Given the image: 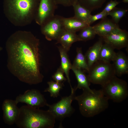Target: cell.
Returning <instances> with one entry per match:
<instances>
[{"instance_id":"cell-12","label":"cell","mask_w":128,"mask_h":128,"mask_svg":"<svg viewBox=\"0 0 128 128\" xmlns=\"http://www.w3.org/2000/svg\"><path fill=\"white\" fill-rule=\"evenodd\" d=\"M15 100L6 99L2 106L3 112V119L5 123L9 125L15 124L20 112V108Z\"/></svg>"},{"instance_id":"cell-7","label":"cell","mask_w":128,"mask_h":128,"mask_svg":"<svg viewBox=\"0 0 128 128\" xmlns=\"http://www.w3.org/2000/svg\"><path fill=\"white\" fill-rule=\"evenodd\" d=\"M75 88L71 89V93L69 96L62 97L57 102L52 105L48 104V110L53 114L55 119L62 120L70 116L74 110L71 105L72 101L75 96Z\"/></svg>"},{"instance_id":"cell-14","label":"cell","mask_w":128,"mask_h":128,"mask_svg":"<svg viewBox=\"0 0 128 128\" xmlns=\"http://www.w3.org/2000/svg\"><path fill=\"white\" fill-rule=\"evenodd\" d=\"M113 62L116 76L120 77L128 73V58L123 52L119 51L116 53Z\"/></svg>"},{"instance_id":"cell-21","label":"cell","mask_w":128,"mask_h":128,"mask_svg":"<svg viewBox=\"0 0 128 128\" xmlns=\"http://www.w3.org/2000/svg\"><path fill=\"white\" fill-rule=\"evenodd\" d=\"M76 52L77 55L72 67L88 73L89 68L85 55L82 53V48L77 47Z\"/></svg>"},{"instance_id":"cell-31","label":"cell","mask_w":128,"mask_h":128,"mask_svg":"<svg viewBox=\"0 0 128 128\" xmlns=\"http://www.w3.org/2000/svg\"><path fill=\"white\" fill-rule=\"evenodd\" d=\"M122 2L125 3H128V0H123Z\"/></svg>"},{"instance_id":"cell-18","label":"cell","mask_w":128,"mask_h":128,"mask_svg":"<svg viewBox=\"0 0 128 128\" xmlns=\"http://www.w3.org/2000/svg\"><path fill=\"white\" fill-rule=\"evenodd\" d=\"M61 59V64L60 67L63 70L66 76L68 82L70 84L71 89L73 88L70 83L69 77V72L71 69V64L67 52L61 46H57Z\"/></svg>"},{"instance_id":"cell-8","label":"cell","mask_w":128,"mask_h":128,"mask_svg":"<svg viewBox=\"0 0 128 128\" xmlns=\"http://www.w3.org/2000/svg\"><path fill=\"white\" fill-rule=\"evenodd\" d=\"M62 16L55 15L41 26V33L48 41L56 40L64 30Z\"/></svg>"},{"instance_id":"cell-15","label":"cell","mask_w":128,"mask_h":128,"mask_svg":"<svg viewBox=\"0 0 128 128\" xmlns=\"http://www.w3.org/2000/svg\"><path fill=\"white\" fill-rule=\"evenodd\" d=\"M56 44L59 43L67 52L70 50L73 43L80 41L76 33L65 29L59 35L56 40Z\"/></svg>"},{"instance_id":"cell-2","label":"cell","mask_w":128,"mask_h":128,"mask_svg":"<svg viewBox=\"0 0 128 128\" xmlns=\"http://www.w3.org/2000/svg\"><path fill=\"white\" fill-rule=\"evenodd\" d=\"M40 0H6L4 13L14 26H26L34 20Z\"/></svg>"},{"instance_id":"cell-4","label":"cell","mask_w":128,"mask_h":128,"mask_svg":"<svg viewBox=\"0 0 128 128\" xmlns=\"http://www.w3.org/2000/svg\"><path fill=\"white\" fill-rule=\"evenodd\" d=\"M82 90V93L75 96V100L78 101L80 111L83 116L92 117L108 108L109 99L105 96L101 89Z\"/></svg>"},{"instance_id":"cell-26","label":"cell","mask_w":128,"mask_h":128,"mask_svg":"<svg viewBox=\"0 0 128 128\" xmlns=\"http://www.w3.org/2000/svg\"><path fill=\"white\" fill-rule=\"evenodd\" d=\"M128 10L115 7L108 13V15L112 17V20L115 23H118L125 15Z\"/></svg>"},{"instance_id":"cell-20","label":"cell","mask_w":128,"mask_h":128,"mask_svg":"<svg viewBox=\"0 0 128 128\" xmlns=\"http://www.w3.org/2000/svg\"><path fill=\"white\" fill-rule=\"evenodd\" d=\"M71 70L74 73L76 78L78 85L75 88L76 90L77 89H82L91 90L90 88L91 82L89 80L84 72L81 70L76 69L72 67Z\"/></svg>"},{"instance_id":"cell-9","label":"cell","mask_w":128,"mask_h":128,"mask_svg":"<svg viewBox=\"0 0 128 128\" xmlns=\"http://www.w3.org/2000/svg\"><path fill=\"white\" fill-rule=\"evenodd\" d=\"M15 100L17 104L24 103L29 106L39 108L48 104L44 96L38 90L32 89L26 91L17 96Z\"/></svg>"},{"instance_id":"cell-30","label":"cell","mask_w":128,"mask_h":128,"mask_svg":"<svg viewBox=\"0 0 128 128\" xmlns=\"http://www.w3.org/2000/svg\"><path fill=\"white\" fill-rule=\"evenodd\" d=\"M57 4L61 5L65 7L72 6L78 2V0H55Z\"/></svg>"},{"instance_id":"cell-23","label":"cell","mask_w":128,"mask_h":128,"mask_svg":"<svg viewBox=\"0 0 128 128\" xmlns=\"http://www.w3.org/2000/svg\"><path fill=\"white\" fill-rule=\"evenodd\" d=\"M106 0H78L81 6L91 12L101 8Z\"/></svg>"},{"instance_id":"cell-27","label":"cell","mask_w":128,"mask_h":128,"mask_svg":"<svg viewBox=\"0 0 128 128\" xmlns=\"http://www.w3.org/2000/svg\"><path fill=\"white\" fill-rule=\"evenodd\" d=\"M64 73L61 68L59 67L56 72L52 76V78L55 82H61L66 81V78L64 75Z\"/></svg>"},{"instance_id":"cell-25","label":"cell","mask_w":128,"mask_h":128,"mask_svg":"<svg viewBox=\"0 0 128 128\" xmlns=\"http://www.w3.org/2000/svg\"><path fill=\"white\" fill-rule=\"evenodd\" d=\"M49 87L44 90L45 92H48L50 96L56 97L59 95V91L64 86L63 82H58L51 81L47 83Z\"/></svg>"},{"instance_id":"cell-24","label":"cell","mask_w":128,"mask_h":128,"mask_svg":"<svg viewBox=\"0 0 128 128\" xmlns=\"http://www.w3.org/2000/svg\"><path fill=\"white\" fill-rule=\"evenodd\" d=\"M78 35L80 41H86L94 39L96 35L92 26H87L80 31Z\"/></svg>"},{"instance_id":"cell-17","label":"cell","mask_w":128,"mask_h":128,"mask_svg":"<svg viewBox=\"0 0 128 128\" xmlns=\"http://www.w3.org/2000/svg\"><path fill=\"white\" fill-rule=\"evenodd\" d=\"M63 22L65 29L75 33L89 25L74 16L69 18L63 17Z\"/></svg>"},{"instance_id":"cell-28","label":"cell","mask_w":128,"mask_h":128,"mask_svg":"<svg viewBox=\"0 0 128 128\" xmlns=\"http://www.w3.org/2000/svg\"><path fill=\"white\" fill-rule=\"evenodd\" d=\"M108 15V13L102 11L95 15H91L87 22V23L89 25H91L96 21L100 19H102L106 17Z\"/></svg>"},{"instance_id":"cell-16","label":"cell","mask_w":128,"mask_h":128,"mask_svg":"<svg viewBox=\"0 0 128 128\" xmlns=\"http://www.w3.org/2000/svg\"><path fill=\"white\" fill-rule=\"evenodd\" d=\"M103 41L101 38L90 47L86 53L85 55L89 68L98 60L100 50Z\"/></svg>"},{"instance_id":"cell-22","label":"cell","mask_w":128,"mask_h":128,"mask_svg":"<svg viewBox=\"0 0 128 128\" xmlns=\"http://www.w3.org/2000/svg\"><path fill=\"white\" fill-rule=\"evenodd\" d=\"M72 6L74 12V16L87 24V22L91 15V12L81 6L78 2Z\"/></svg>"},{"instance_id":"cell-6","label":"cell","mask_w":128,"mask_h":128,"mask_svg":"<svg viewBox=\"0 0 128 128\" xmlns=\"http://www.w3.org/2000/svg\"><path fill=\"white\" fill-rule=\"evenodd\" d=\"M105 96L113 101L120 103L123 101L128 96V86L125 80L117 77L116 75L102 86Z\"/></svg>"},{"instance_id":"cell-10","label":"cell","mask_w":128,"mask_h":128,"mask_svg":"<svg viewBox=\"0 0 128 128\" xmlns=\"http://www.w3.org/2000/svg\"><path fill=\"white\" fill-rule=\"evenodd\" d=\"M57 4L55 0H40L34 20L41 26L55 15Z\"/></svg>"},{"instance_id":"cell-32","label":"cell","mask_w":128,"mask_h":128,"mask_svg":"<svg viewBox=\"0 0 128 128\" xmlns=\"http://www.w3.org/2000/svg\"><path fill=\"white\" fill-rule=\"evenodd\" d=\"M3 48L1 47L0 46V51L2 50Z\"/></svg>"},{"instance_id":"cell-19","label":"cell","mask_w":128,"mask_h":128,"mask_svg":"<svg viewBox=\"0 0 128 128\" xmlns=\"http://www.w3.org/2000/svg\"><path fill=\"white\" fill-rule=\"evenodd\" d=\"M114 49L110 44L104 42L100 50L98 60L108 62H113L116 55Z\"/></svg>"},{"instance_id":"cell-29","label":"cell","mask_w":128,"mask_h":128,"mask_svg":"<svg viewBox=\"0 0 128 128\" xmlns=\"http://www.w3.org/2000/svg\"><path fill=\"white\" fill-rule=\"evenodd\" d=\"M120 2L116 0H111L108 2L102 12L108 13L110 12L118 5Z\"/></svg>"},{"instance_id":"cell-13","label":"cell","mask_w":128,"mask_h":128,"mask_svg":"<svg viewBox=\"0 0 128 128\" xmlns=\"http://www.w3.org/2000/svg\"><path fill=\"white\" fill-rule=\"evenodd\" d=\"M119 27L118 24L106 17L102 19L100 22L92 26L96 35L101 38L109 35L115 28Z\"/></svg>"},{"instance_id":"cell-5","label":"cell","mask_w":128,"mask_h":128,"mask_svg":"<svg viewBox=\"0 0 128 128\" xmlns=\"http://www.w3.org/2000/svg\"><path fill=\"white\" fill-rule=\"evenodd\" d=\"M87 75L91 82L103 85L116 75L113 64L98 60L89 68Z\"/></svg>"},{"instance_id":"cell-11","label":"cell","mask_w":128,"mask_h":128,"mask_svg":"<svg viewBox=\"0 0 128 128\" xmlns=\"http://www.w3.org/2000/svg\"><path fill=\"white\" fill-rule=\"evenodd\" d=\"M102 38L104 42L110 44L114 49L128 48V32L119 27L115 28L109 35Z\"/></svg>"},{"instance_id":"cell-3","label":"cell","mask_w":128,"mask_h":128,"mask_svg":"<svg viewBox=\"0 0 128 128\" xmlns=\"http://www.w3.org/2000/svg\"><path fill=\"white\" fill-rule=\"evenodd\" d=\"M55 119L49 110H44L27 105L20 108L15 124L19 128H53Z\"/></svg>"},{"instance_id":"cell-1","label":"cell","mask_w":128,"mask_h":128,"mask_svg":"<svg viewBox=\"0 0 128 128\" xmlns=\"http://www.w3.org/2000/svg\"><path fill=\"white\" fill-rule=\"evenodd\" d=\"M39 39L31 32L18 30L11 34L6 43L7 67L20 81L30 85L41 82Z\"/></svg>"}]
</instances>
